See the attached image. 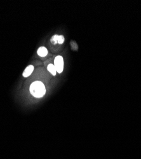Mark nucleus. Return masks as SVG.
Here are the masks:
<instances>
[{
  "label": "nucleus",
  "instance_id": "1",
  "mask_svg": "<svg viewBox=\"0 0 141 159\" xmlns=\"http://www.w3.org/2000/svg\"><path fill=\"white\" fill-rule=\"evenodd\" d=\"M31 94L35 97H42L46 93L45 86L41 81H36L33 82L29 88Z\"/></svg>",
  "mask_w": 141,
  "mask_h": 159
},
{
  "label": "nucleus",
  "instance_id": "2",
  "mask_svg": "<svg viewBox=\"0 0 141 159\" xmlns=\"http://www.w3.org/2000/svg\"><path fill=\"white\" fill-rule=\"evenodd\" d=\"M54 66L58 73H61L64 70V60L62 56H58L55 58Z\"/></svg>",
  "mask_w": 141,
  "mask_h": 159
},
{
  "label": "nucleus",
  "instance_id": "3",
  "mask_svg": "<svg viewBox=\"0 0 141 159\" xmlns=\"http://www.w3.org/2000/svg\"><path fill=\"white\" fill-rule=\"evenodd\" d=\"M33 70H34V66L32 65H29L26 68L23 73H22V75H23V77L25 78L28 77L32 74Z\"/></svg>",
  "mask_w": 141,
  "mask_h": 159
},
{
  "label": "nucleus",
  "instance_id": "4",
  "mask_svg": "<svg viewBox=\"0 0 141 159\" xmlns=\"http://www.w3.org/2000/svg\"><path fill=\"white\" fill-rule=\"evenodd\" d=\"M37 53H38V56H40V57H45L47 54H48V50L47 49V48L44 47H41L38 49V51H37Z\"/></svg>",
  "mask_w": 141,
  "mask_h": 159
},
{
  "label": "nucleus",
  "instance_id": "5",
  "mask_svg": "<svg viewBox=\"0 0 141 159\" xmlns=\"http://www.w3.org/2000/svg\"><path fill=\"white\" fill-rule=\"evenodd\" d=\"M47 70L52 75H54V76L56 75L57 71H56V69H55V67L54 64H48V66L47 67Z\"/></svg>",
  "mask_w": 141,
  "mask_h": 159
},
{
  "label": "nucleus",
  "instance_id": "6",
  "mask_svg": "<svg viewBox=\"0 0 141 159\" xmlns=\"http://www.w3.org/2000/svg\"><path fill=\"white\" fill-rule=\"evenodd\" d=\"M70 45L71 47V49L72 50H75V51H77L78 50V44L76 43V42L75 41H71L70 42Z\"/></svg>",
  "mask_w": 141,
  "mask_h": 159
},
{
  "label": "nucleus",
  "instance_id": "7",
  "mask_svg": "<svg viewBox=\"0 0 141 159\" xmlns=\"http://www.w3.org/2000/svg\"><path fill=\"white\" fill-rule=\"evenodd\" d=\"M58 35L55 34L51 37V40H50L51 43L54 45H56L57 43H58Z\"/></svg>",
  "mask_w": 141,
  "mask_h": 159
},
{
  "label": "nucleus",
  "instance_id": "8",
  "mask_svg": "<svg viewBox=\"0 0 141 159\" xmlns=\"http://www.w3.org/2000/svg\"><path fill=\"white\" fill-rule=\"evenodd\" d=\"M65 38L64 36L62 35H58V44H62L64 42Z\"/></svg>",
  "mask_w": 141,
  "mask_h": 159
}]
</instances>
